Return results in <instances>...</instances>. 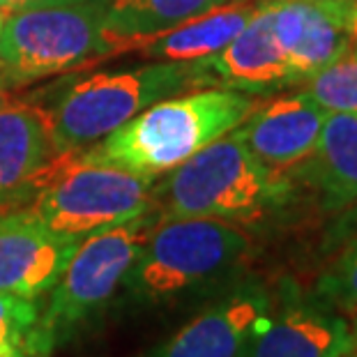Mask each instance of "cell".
<instances>
[{
  "label": "cell",
  "instance_id": "cb8c5ba5",
  "mask_svg": "<svg viewBox=\"0 0 357 357\" xmlns=\"http://www.w3.org/2000/svg\"><path fill=\"white\" fill-rule=\"evenodd\" d=\"M7 104H10V88H5L3 83H0V109Z\"/></svg>",
  "mask_w": 357,
  "mask_h": 357
},
{
  "label": "cell",
  "instance_id": "7a4b0ae2",
  "mask_svg": "<svg viewBox=\"0 0 357 357\" xmlns=\"http://www.w3.org/2000/svg\"><path fill=\"white\" fill-rule=\"evenodd\" d=\"M249 249L252 238L235 222L162 217L120 286L132 302L164 305L226 277Z\"/></svg>",
  "mask_w": 357,
  "mask_h": 357
},
{
  "label": "cell",
  "instance_id": "7c38bea8",
  "mask_svg": "<svg viewBox=\"0 0 357 357\" xmlns=\"http://www.w3.org/2000/svg\"><path fill=\"white\" fill-rule=\"evenodd\" d=\"M270 311L272 300L261 286H240L205 307L148 357H240Z\"/></svg>",
  "mask_w": 357,
  "mask_h": 357
},
{
  "label": "cell",
  "instance_id": "603a6c76",
  "mask_svg": "<svg viewBox=\"0 0 357 357\" xmlns=\"http://www.w3.org/2000/svg\"><path fill=\"white\" fill-rule=\"evenodd\" d=\"M344 226H346V233H355L357 235V203H353V210L346 215Z\"/></svg>",
  "mask_w": 357,
  "mask_h": 357
},
{
  "label": "cell",
  "instance_id": "52a82bcc",
  "mask_svg": "<svg viewBox=\"0 0 357 357\" xmlns=\"http://www.w3.org/2000/svg\"><path fill=\"white\" fill-rule=\"evenodd\" d=\"M102 21L104 3L97 0L10 14L0 33V83L21 88L93 56H111Z\"/></svg>",
  "mask_w": 357,
  "mask_h": 357
},
{
  "label": "cell",
  "instance_id": "7402d4cb",
  "mask_svg": "<svg viewBox=\"0 0 357 357\" xmlns=\"http://www.w3.org/2000/svg\"><path fill=\"white\" fill-rule=\"evenodd\" d=\"M348 33H351V53L357 56V0H353L351 24H348Z\"/></svg>",
  "mask_w": 357,
  "mask_h": 357
},
{
  "label": "cell",
  "instance_id": "8992f818",
  "mask_svg": "<svg viewBox=\"0 0 357 357\" xmlns=\"http://www.w3.org/2000/svg\"><path fill=\"white\" fill-rule=\"evenodd\" d=\"M159 219L162 215L153 208L79 242L42 309L44 328L56 348L77 337L116 295Z\"/></svg>",
  "mask_w": 357,
  "mask_h": 357
},
{
  "label": "cell",
  "instance_id": "4316f807",
  "mask_svg": "<svg viewBox=\"0 0 357 357\" xmlns=\"http://www.w3.org/2000/svg\"><path fill=\"white\" fill-rule=\"evenodd\" d=\"M100 3H104V5H106V3H109V0H100Z\"/></svg>",
  "mask_w": 357,
  "mask_h": 357
},
{
  "label": "cell",
  "instance_id": "277c9868",
  "mask_svg": "<svg viewBox=\"0 0 357 357\" xmlns=\"http://www.w3.org/2000/svg\"><path fill=\"white\" fill-rule=\"evenodd\" d=\"M284 189V178L226 134L153 185V205L162 217L249 222L261 217Z\"/></svg>",
  "mask_w": 357,
  "mask_h": 357
},
{
  "label": "cell",
  "instance_id": "9c48e42d",
  "mask_svg": "<svg viewBox=\"0 0 357 357\" xmlns=\"http://www.w3.org/2000/svg\"><path fill=\"white\" fill-rule=\"evenodd\" d=\"M272 26L288 63L307 81L351 53L353 0H270Z\"/></svg>",
  "mask_w": 357,
  "mask_h": 357
},
{
  "label": "cell",
  "instance_id": "ffe728a7",
  "mask_svg": "<svg viewBox=\"0 0 357 357\" xmlns=\"http://www.w3.org/2000/svg\"><path fill=\"white\" fill-rule=\"evenodd\" d=\"M42 309L44 307L40 298L33 300L12 293H0V351L40 339L53 341L44 328Z\"/></svg>",
  "mask_w": 357,
  "mask_h": 357
},
{
  "label": "cell",
  "instance_id": "ba28073f",
  "mask_svg": "<svg viewBox=\"0 0 357 357\" xmlns=\"http://www.w3.org/2000/svg\"><path fill=\"white\" fill-rule=\"evenodd\" d=\"M51 111L17 102L0 109V212L35 199L60 162Z\"/></svg>",
  "mask_w": 357,
  "mask_h": 357
},
{
  "label": "cell",
  "instance_id": "ac0fdd59",
  "mask_svg": "<svg viewBox=\"0 0 357 357\" xmlns=\"http://www.w3.org/2000/svg\"><path fill=\"white\" fill-rule=\"evenodd\" d=\"M302 93L330 113H357V56L348 53L323 67L307 79Z\"/></svg>",
  "mask_w": 357,
  "mask_h": 357
},
{
  "label": "cell",
  "instance_id": "d4e9b609",
  "mask_svg": "<svg viewBox=\"0 0 357 357\" xmlns=\"http://www.w3.org/2000/svg\"><path fill=\"white\" fill-rule=\"evenodd\" d=\"M3 24H5V14L0 12V33H3Z\"/></svg>",
  "mask_w": 357,
  "mask_h": 357
},
{
  "label": "cell",
  "instance_id": "83f0119b",
  "mask_svg": "<svg viewBox=\"0 0 357 357\" xmlns=\"http://www.w3.org/2000/svg\"><path fill=\"white\" fill-rule=\"evenodd\" d=\"M353 332H355V341H357V330H353Z\"/></svg>",
  "mask_w": 357,
  "mask_h": 357
},
{
  "label": "cell",
  "instance_id": "9a60e30c",
  "mask_svg": "<svg viewBox=\"0 0 357 357\" xmlns=\"http://www.w3.org/2000/svg\"><path fill=\"white\" fill-rule=\"evenodd\" d=\"M298 166L328 210L357 203V113L328 111L314 150Z\"/></svg>",
  "mask_w": 357,
  "mask_h": 357
},
{
  "label": "cell",
  "instance_id": "8fae6325",
  "mask_svg": "<svg viewBox=\"0 0 357 357\" xmlns=\"http://www.w3.org/2000/svg\"><path fill=\"white\" fill-rule=\"evenodd\" d=\"M325 116L328 111L309 95H284L256 106L229 134L272 173L284 176L314 150Z\"/></svg>",
  "mask_w": 357,
  "mask_h": 357
},
{
  "label": "cell",
  "instance_id": "484cf974",
  "mask_svg": "<svg viewBox=\"0 0 357 357\" xmlns=\"http://www.w3.org/2000/svg\"><path fill=\"white\" fill-rule=\"evenodd\" d=\"M341 357H357V348H355V351H351V353H346V355H341Z\"/></svg>",
  "mask_w": 357,
  "mask_h": 357
},
{
  "label": "cell",
  "instance_id": "3957f363",
  "mask_svg": "<svg viewBox=\"0 0 357 357\" xmlns=\"http://www.w3.org/2000/svg\"><path fill=\"white\" fill-rule=\"evenodd\" d=\"M201 88H215V83L199 63L166 60L79 79L51 111L58 155L93 148L148 106Z\"/></svg>",
  "mask_w": 357,
  "mask_h": 357
},
{
  "label": "cell",
  "instance_id": "30bf717a",
  "mask_svg": "<svg viewBox=\"0 0 357 357\" xmlns=\"http://www.w3.org/2000/svg\"><path fill=\"white\" fill-rule=\"evenodd\" d=\"M79 242L53 235L35 212H0V293L42 298L49 293Z\"/></svg>",
  "mask_w": 357,
  "mask_h": 357
},
{
  "label": "cell",
  "instance_id": "6da1fadb",
  "mask_svg": "<svg viewBox=\"0 0 357 357\" xmlns=\"http://www.w3.org/2000/svg\"><path fill=\"white\" fill-rule=\"evenodd\" d=\"M256 106L240 90L201 88L148 106L95 148L79 153L157 178L233 132Z\"/></svg>",
  "mask_w": 357,
  "mask_h": 357
},
{
  "label": "cell",
  "instance_id": "2e32d148",
  "mask_svg": "<svg viewBox=\"0 0 357 357\" xmlns=\"http://www.w3.org/2000/svg\"><path fill=\"white\" fill-rule=\"evenodd\" d=\"M261 0H229L215 10L194 17L157 35L136 51L150 60L196 63L222 51L254 17Z\"/></svg>",
  "mask_w": 357,
  "mask_h": 357
},
{
  "label": "cell",
  "instance_id": "d6986e66",
  "mask_svg": "<svg viewBox=\"0 0 357 357\" xmlns=\"http://www.w3.org/2000/svg\"><path fill=\"white\" fill-rule=\"evenodd\" d=\"M318 298L346 316L353 330H357V235L346 242L318 279Z\"/></svg>",
  "mask_w": 357,
  "mask_h": 357
},
{
  "label": "cell",
  "instance_id": "4fadbf2b",
  "mask_svg": "<svg viewBox=\"0 0 357 357\" xmlns=\"http://www.w3.org/2000/svg\"><path fill=\"white\" fill-rule=\"evenodd\" d=\"M196 63L215 88H231L247 95L270 93L300 81L275 35L270 0H261L249 24L222 51Z\"/></svg>",
  "mask_w": 357,
  "mask_h": 357
},
{
  "label": "cell",
  "instance_id": "5b68a950",
  "mask_svg": "<svg viewBox=\"0 0 357 357\" xmlns=\"http://www.w3.org/2000/svg\"><path fill=\"white\" fill-rule=\"evenodd\" d=\"M153 185L155 178L83 153H67L37 192L30 210L53 235L81 242L153 210Z\"/></svg>",
  "mask_w": 357,
  "mask_h": 357
},
{
  "label": "cell",
  "instance_id": "44dd1931",
  "mask_svg": "<svg viewBox=\"0 0 357 357\" xmlns=\"http://www.w3.org/2000/svg\"><path fill=\"white\" fill-rule=\"evenodd\" d=\"M74 3H88V0H0V12L5 17H10V14L17 12L37 10V7H58V5H74Z\"/></svg>",
  "mask_w": 357,
  "mask_h": 357
},
{
  "label": "cell",
  "instance_id": "e0dca14e",
  "mask_svg": "<svg viewBox=\"0 0 357 357\" xmlns=\"http://www.w3.org/2000/svg\"><path fill=\"white\" fill-rule=\"evenodd\" d=\"M229 0H109L102 33L113 53H136L157 35Z\"/></svg>",
  "mask_w": 357,
  "mask_h": 357
},
{
  "label": "cell",
  "instance_id": "5bb4252c",
  "mask_svg": "<svg viewBox=\"0 0 357 357\" xmlns=\"http://www.w3.org/2000/svg\"><path fill=\"white\" fill-rule=\"evenodd\" d=\"M357 348L353 325L323 305L288 302L258 325L240 357H341Z\"/></svg>",
  "mask_w": 357,
  "mask_h": 357
}]
</instances>
